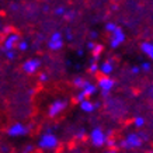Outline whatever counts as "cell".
Listing matches in <instances>:
<instances>
[{
	"instance_id": "7",
	"label": "cell",
	"mask_w": 153,
	"mask_h": 153,
	"mask_svg": "<svg viewBox=\"0 0 153 153\" xmlns=\"http://www.w3.org/2000/svg\"><path fill=\"white\" fill-rule=\"evenodd\" d=\"M63 47V39H62V34L60 33H53L49 39V48L52 51H58Z\"/></svg>"
},
{
	"instance_id": "18",
	"label": "cell",
	"mask_w": 153,
	"mask_h": 153,
	"mask_svg": "<svg viewBox=\"0 0 153 153\" xmlns=\"http://www.w3.org/2000/svg\"><path fill=\"white\" fill-rule=\"evenodd\" d=\"M134 124H135V126L142 128V126L145 125V120L142 118V117H136V118H135V121H134Z\"/></svg>"
},
{
	"instance_id": "3",
	"label": "cell",
	"mask_w": 153,
	"mask_h": 153,
	"mask_svg": "<svg viewBox=\"0 0 153 153\" xmlns=\"http://www.w3.org/2000/svg\"><path fill=\"white\" fill-rule=\"evenodd\" d=\"M58 145V139H56L55 135L52 134H45L42 135V138L39 139V146H41L42 149H53Z\"/></svg>"
},
{
	"instance_id": "16",
	"label": "cell",
	"mask_w": 153,
	"mask_h": 153,
	"mask_svg": "<svg viewBox=\"0 0 153 153\" xmlns=\"http://www.w3.org/2000/svg\"><path fill=\"white\" fill-rule=\"evenodd\" d=\"M84 100H87V94H86V93L83 91V90H82V91H80V93L77 94L76 97H74V101H77V102H83Z\"/></svg>"
},
{
	"instance_id": "20",
	"label": "cell",
	"mask_w": 153,
	"mask_h": 153,
	"mask_svg": "<svg viewBox=\"0 0 153 153\" xmlns=\"http://www.w3.org/2000/svg\"><path fill=\"white\" fill-rule=\"evenodd\" d=\"M105 28H107V31H108V33H114V31H115L118 27H117L114 23H108V24L105 25Z\"/></svg>"
},
{
	"instance_id": "12",
	"label": "cell",
	"mask_w": 153,
	"mask_h": 153,
	"mask_svg": "<svg viewBox=\"0 0 153 153\" xmlns=\"http://www.w3.org/2000/svg\"><path fill=\"white\" fill-rule=\"evenodd\" d=\"M112 69H114V68H112V63L110 60H107V62H104V63L100 65V72L102 73V76H110Z\"/></svg>"
},
{
	"instance_id": "15",
	"label": "cell",
	"mask_w": 153,
	"mask_h": 153,
	"mask_svg": "<svg viewBox=\"0 0 153 153\" xmlns=\"http://www.w3.org/2000/svg\"><path fill=\"white\" fill-rule=\"evenodd\" d=\"M101 51H102V47L100 45V44H96V47L93 48V58H94V60H96L98 56H100Z\"/></svg>"
},
{
	"instance_id": "4",
	"label": "cell",
	"mask_w": 153,
	"mask_h": 153,
	"mask_svg": "<svg viewBox=\"0 0 153 153\" xmlns=\"http://www.w3.org/2000/svg\"><path fill=\"white\" fill-rule=\"evenodd\" d=\"M124 41H125V34L118 27L114 33H111V48H118Z\"/></svg>"
},
{
	"instance_id": "30",
	"label": "cell",
	"mask_w": 153,
	"mask_h": 153,
	"mask_svg": "<svg viewBox=\"0 0 153 153\" xmlns=\"http://www.w3.org/2000/svg\"><path fill=\"white\" fill-rule=\"evenodd\" d=\"M105 153H115V150H108V152H105Z\"/></svg>"
},
{
	"instance_id": "14",
	"label": "cell",
	"mask_w": 153,
	"mask_h": 153,
	"mask_svg": "<svg viewBox=\"0 0 153 153\" xmlns=\"http://www.w3.org/2000/svg\"><path fill=\"white\" fill-rule=\"evenodd\" d=\"M96 86L94 84H91V83H88L87 80H86V83H84V86H83V91L86 94H87V97H90V96H93L94 93H96Z\"/></svg>"
},
{
	"instance_id": "13",
	"label": "cell",
	"mask_w": 153,
	"mask_h": 153,
	"mask_svg": "<svg viewBox=\"0 0 153 153\" xmlns=\"http://www.w3.org/2000/svg\"><path fill=\"white\" fill-rule=\"evenodd\" d=\"M98 104H94V102H91L90 100H84L83 102H80V107H82V110L86 112H93L94 110H96V107H97Z\"/></svg>"
},
{
	"instance_id": "11",
	"label": "cell",
	"mask_w": 153,
	"mask_h": 153,
	"mask_svg": "<svg viewBox=\"0 0 153 153\" xmlns=\"http://www.w3.org/2000/svg\"><path fill=\"white\" fill-rule=\"evenodd\" d=\"M140 49L145 55L149 56V59L153 60V44L152 42H142L140 44Z\"/></svg>"
},
{
	"instance_id": "29",
	"label": "cell",
	"mask_w": 153,
	"mask_h": 153,
	"mask_svg": "<svg viewBox=\"0 0 153 153\" xmlns=\"http://www.w3.org/2000/svg\"><path fill=\"white\" fill-rule=\"evenodd\" d=\"M31 149H33L31 146H28V148L25 149V152H24V153H30V152H31Z\"/></svg>"
},
{
	"instance_id": "5",
	"label": "cell",
	"mask_w": 153,
	"mask_h": 153,
	"mask_svg": "<svg viewBox=\"0 0 153 153\" xmlns=\"http://www.w3.org/2000/svg\"><path fill=\"white\" fill-rule=\"evenodd\" d=\"M28 132V126L23 125L21 122H17V124H13V125L9 128L7 134L10 136H21V135H25Z\"/></svg>"
},
{
	"instance_id": "1",
	"label": "cell",
	"mask_w": 153,
	"mask_h": 153,
	"mask_svg": "<svg viewBox=\"0 0 153 153\" xmlns=\"http://www.w3.org/2000/svg\"><path fill=\"white\" fill-rule=\"evenodd\" d=\"M142 139L143 138L139 134H129L125 138V140L121 142V146H124V148H139L142 145Z\"/></svg>"
},
{
	"instance_id": "6",
	"label": "cell",
	"mask_w": 153,
	"mask_h": 153,
	"mask_svg": "<svg viewBox=\"0 0 153 153\" xmlns=\"http://www.w3.org/2000/svg\"><path fill=\"white\" fill-rule=\"evenodd\" d=\"M115 86V80L108 77V76H102L98 79V87L101 88V91H111V88Z\"/></svg>"
},
{
	"instance_id": "25",
	"label": "cell",
	"mask_w": 153,
	"mask_h": 153,
	"mask_svg": "<svg viewBox=\"0 0 153 153\" xmlns=\"http://www.w3.org/2000/svg\"><path fill=\"white\" fill-rule=\"evenodd\" d=\"M65 11H66V10L63 9V7H59V9H58V10H56V11H55V14H58V16H60V14H63V13H65Z\"/></svg>"
},
{
	"instance_id": "10",
	"label": "cell",
	"mask_w": 153,
	"mask_h": 153,
	"mask_svg": "<svg viewBox=\"0 0 153 153\" xmlns=\"http://www.w3.org/2000/svg\"><path fill=\"white\" fill-rule=\"evenodd\" d=\"M20 42V37L17 34H9L4 39V51H11Z\"/></svg>"
},
{
	"instance_id": "26",
	"label": "cell",
	"mask_w": 153,
	"mask_h": 153,
	"mask_svg": "<svg viewBox=\"0 0 153 153\" xmlns=\"http://www.w3.org/2000/svg\"><path fill=\"white\" fill-rule=\"evenodd\" d=\"M139 72H140V68H139V66H134V68H132V73L136 74V73H139Z\"/></svg>"
},
{
	"instance_id": "24",
	"label": "cell",
	"mask_w": 153,
	"mask_h": 153,
	"mask_svg": "<svg viewBox=\"0 0 153 153\" xmlns=\"http://www.w3.org/2000/svg\"><path fill=\"white\" fill-rule=\"evenodd\" d=\"M6 56L9 58V59H14V51H6Z\"/></svg>"
},
{
	"instance_id": "21",
	"label": "cell",
	"mask_w": 153,
	"mask_h": 153,
	"mask_svg": "<svg viewBox=\"0 0 153 153\" xmlns=\"http://www.w3.org/2000/svg\"><path fill=\"white\" fill-rule=\"evenodd\" d=\"M17 48H19L20 51H25V49L28 48V44L25 41H20L19 44H17Z\"/></svg>"
},
{
	"instance_id": "17",
	"label": "cell",
	"mask_w": 153,
	"mask_h": 153,
	"mask_svg": "<svg viewBox=\"0 0 153 153\" xmlns=\"http://www.w3.org/2000/svg\"><path fill=\"white\" fill-rule=\"evenodd\" d=\"M88 70H90L91 73H97L98 70H100V66H98V63L96 62V60H93V62L90 63V66H88Z\"/></svg>"
},
{
	"instance_id": "9",
	"label": "cell",
	"mask_w": 153,
	"mask_h": 153,
	"mask_svg": "<svg viewBox=\"0 0 153 153\" xmlns=\"http://www.w3.org/2000/svg\"><path fill=\"white\" fill-rule=\"evenodd\" d=\"M38 68H39V60L38 59H28L27 62H24L23 65V70L28 74L35 73Z\"/></svg>"
},
{
	"instance_id": "19",
	"label": "cell",
	"mask_w": 153,
	"mask_h": 153,
	"mask_svg": "<svg viewBox=\"0 0 153 153\" xmlns=\"http://www.w3.org/2000/svg\"><path fill=\"white\" fill-rule=\"evenodd\" d=\"M74 86H76V87H80V88H83V86H84V83H86V80L84 79H82V77H76V79H74Z\"/></svg>"
},
{
	"instance_id": "23",
	"label": "cell",
	"mask_w": 153,
	"mask_h": 153,
	"mask_svg": "<svg viewBox=\"0 0 153 153\" xmlns=\"http://www.w3.org/2000/svg\"><path fill=\"white\" fill-rule=\"evenodd\" d=\"M140 69L145 70V72H148V70H150V63H149V62H145V63H142V66H140Z\"/></svg>"
},
{
	"instance_id": "8",
	"label": "cell",
	"mask_w": 153,
	"mask_h": 153,
	"mask_svg": "<svg viewBox=\"0 0 153 153\" xmlns=\"http://www.w3.org/2000/svg\"><path fill=\"white\" fill-rule=\"evenodd\" d=\"M65 107H66V101H63V100H56V101H53L51 104V107H49V117L58 115L59 112H62L65 110Z\"/></svg>"
},
{
	"instance_id": "27",
	"label": "cell",
	"mask_w": 153,
	"mask_h": 153,
	"mask_svg": "<svg viewBox=\"0 0 153 153\" xmlns=\"http://www.w3.org/2000/svg\"><path fill=\"white\" fill-rule=\"evenodd\" d=\"M94 47H96V44H94V42H88V44H87V48H88V49H91V51H93Z\"/></svg>"
},
{
	"instance_id": "28",
	"label": "cell",
	"mask_w": 153,
	"mask_h": 153,
	"mask_svg": "<svg viewBox=\"0 0 153 153\" xmlns=\"http://www.w3.org/2000/svg\"><path fill=\"white\" fill-rule=\"evenodd\" d=\"M47 79H48L47 74H39V80H41V82H45Z\"/></svg>"
},
{
	"instance_id": "22",
	"label": "cell",
	"mask_w": 153,
	"mask_h": 153,
	"mask_svg": "<svg viewBox=\"0 0 153 153\" xmlns=\"http://www.w3.org/2000/svg\"><path fill=\"white\" fill-rule=\"evenodd\" d=\"M105 145L107 146H110V148H112V146H115V140L112 139V138H107Z\"/></svg>"
},
{
	"instance_id": "2",
	"label": "cell",
	"mask_w": 153,
	"mask_h": 153,
	"mask_svg": "<svg viewBox=\"0 0 153 153\" xmlns=\"http://www.w3.org/2000/svg\"><path fill=\"white\" fill-rule=\"evenodd\" d=\"M107 138H108V136H107L100 128L93 129L91 131V134H90V139H91V142H93L94 146H102V145H105Z\"/></svg>"
}]
</instances>
